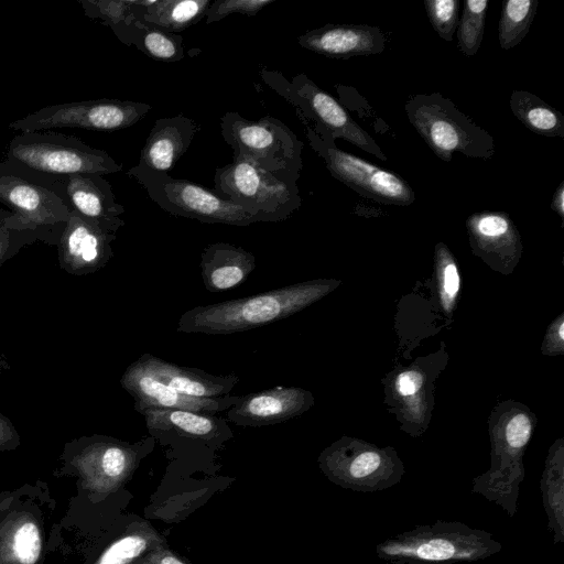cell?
<instances>
[{
	"mask_svg": "<svg viewBox=\"0 0 564 564\" xmlns=\"http://www.w3.org/2000/svg\"><path fill=\"white\" fill-rule=\"evenodd\" d=\"M329 286L322 281L301 282L247 297L195 306L181 315L176 329L207 335L250 330L299 313L325 295Z\"/></svg>",
	"mask_w": 564,
	"mask_h": 564,
	"instance_id": "obj_1",
	"label": "cell"
},
{
	"mask_svg": "<svg viewBox=\"0 0 564 564\" xmlns=\"http://www.w3.org/2000/svg\"><path fill=\"white\" fill-rule=\"evenodd\" d=\"M502 544L482 529L437 520L387 538L375 546L386 564H462L498 554Z\"/></svg>",
	"mask_w": 564,
	"mask_h": 564,
	"instance_id": "obj_2",
	"label": "cell"
},
{
	"mask_svg": "<svg viewBox=\"0 0 564 564\" xmlns=\"http://www.w3.org/2000/svg\"><path fill=\"white\" fill-rule=\"evenodd\" d=\"M406 117L432 152L451 162L454 152L470 159L488 160L496 152L495 140L455 104L438 93L411 96Z\"/></svg>",
	"mask_w": 564,
	"mask_h": 564,
	"instance_id": "obj_3",
	"label": "cell"
},
{
	"mask_svg": "<svg viewBox=\"0 0 564 564\" xmlns=\"http://www.w3.org/2000/svg\"><path fill=\"white\" fill-rule=\"evenodd\" d=\"M6 160L48 178L75 174L105 176L122 171V164L106 151L50 130L17 133L9 142Z\"/></svg>",
	"mask_w": 564,
	"mask_h": 564,
	"instance_id": "obj_4",
	"label": "cell"
},
{
	"mask_svg": "<svg viewBox=\"0 0 564 564\" xmlns=\"http://www.w3.org/2000/svg\"><path fill=\"white\" fill-rule=\"evenodd\" d=\"M214 192L243 208L256 223H276L296 212L302 198L295 182L278 176L243 156L216 170Z\"/></svg>",
	"mask_w": 564,
	"mask_h": 564,
	"instance_id": "obj_5",
	"label": "cell"
},
{
	"mask_svg": "<svg viewBox=\"0 0 564 564\" xmlns=\"http://www.w3.org/2000/svg\"><path fill=\"white\" fill-rule=\"evenodd\" d=\"M44 177L7 160L0 162V203L13 213V224L37 240L57 246L70 212Z\"/></svg>",
	"mask_w": 564,
	"mask_h": 564,
	"instance_id": "obj_6",
	"label": "cell"
},
{
	"mask_svg": "<svg viewBox=\"0 0 564 564\" xmlns=\"http://www.w3.org/2000/svg\"><path fill=\"white\" fill-rule=\"evenodd\" d=\"M220 128L234 156H243L278 176L297 182L303 169L304 143L281 120L269 115L248 120L228 111L220 118Z\"/></svg>",
	"mask_w": 564,
	"mask_h": 564,
	"instance_id": "obj_7",
	"label": "cell"
},
{
	"mask_svg": "<svg viewBox=\"0 0 564 564\" xmlns=\"http://www.w3.org/2000/svg\"><path fill=\"white\" fill-rule=\"evenodd\" d=\"M262 80L289 101L303 122L326 131L334 140L344 139L359 149L387 161L375 139L364 130L332 95L318 87L305 74L288 80L279 70L262 67Z\"/></svg>",
	"mask_w": 564,
	"mask_h": 564,
	"instance_id": "obj_8",
	"label": "cell"
},
{
	"mask_svg": "<svg viewBox=\"0 0 564 564\" xmlns=\"http://www.w3.org/2000/svg\"><path fill=\"white\" fill-rule=\"evenodd\" d=\"M305 131L311 148L324 160L333 177L359 195L399 206L415 202L414 191L400 175L338 149L335 140L319 128L305 122Z\"/></svg>",
	"mask_w": 564,
	"mask_h": 564,
	"instance_id": "obj_9",
	"label": "cell"
},
{
	"mask_svg": "<svg viewBox=\"0 0 564 564\" xmlns=\"http://www.w3.org/2000/svg\"><path fill=\"white\" fill-rule=\"evenodd\" d=\"M152 109L149 104L101 98L46 106L9 123L19 132L79 128L111 132L129 128Z\"/></svg>",
	"mask_w": 564,
	"mask_h": 564,
	"instance_id": "obj_10",
	"label": "cell"
},
{
	"mask_svg": "<svg viewBox=\"0 0 564 564\" xmlns=\"http://www.w3.org/2000/svg\"><path fill=\"white\" fill-rule=\"evenodd\" d=\"M164 212L207 224L249 226L254 219L240 206L192 181L170 174L133 177Z\"/></svg>",
	"mask_w": 564,
	"mask_h": 564,
	"instance_id": "obj_11",
	"label": "cell"
},
{
	"mask_svg": "<svg viewBox=\"0 0 564 564\" xmlns=\"http://www.w3.org/2000/svg\"><path fill=\"white\" fill-rule=\"evenodd\" d=\"M144 443L128 444L110 436L93 435L65 446L70 464L101 489H116L134 471Z\"/></svg>",
	"mask_w": 564,
	"mask_h": 564,
	"instance_id": "obj_12",
	"label": "cell"
},
{
	"mask_svg": "<svg viewBox=\"0 0 564 564\" xmlns=\"http://www.w3.org/2000/svg\"><path fill=\"white\" fill-rule=\"evenodd\" d=\"M321 467L334 484L357 492H376L397 485L403 468L390 455L375 451H329L321 457Z\"/></svg>",
	"mask_w": 564,
	"mask_h": 564,
	"instance_id": "obj_13",
	"label": "cell"
},
{
	"mask_svg": "<svg viewBox=\"0 0 564 564\" xmlns=\"http://www.w3.org/2000/svg\"><path fill=\"white\" fill-rule=\"evenodd\" d=\"M52 188L70 213L116 234L124 226V207L116 200L110 183L98 174H75L53 178Z\"/></svg>",
	"mask_w": 564,
	"mask_h": 564,
	"instance_id": "obj_14",
	"label": "cell"
},
{
	"mask_svg": "<svg viewBox=\"0 0 564 564\" xmlns=\"http://www.w3.org/2000/svg\"><path fill=\"white\" fill-rule=\"evenodd\" d=\"M121 387L134 399V410H187L214 415L231 408L240 397L197 398L185 395L155 378L137 361L132 362L120 379Z\"/></svg>",
	"mask_w": 564,
	"mask_h": 564,
	"instance_id": "obj_15",
	"label": "cell"
},
{
	"mask_svg": "<svg viewBox=\"0 0 564 564\" xmlns=\"http://www.w3.org/2000/svg\"><path fill=\"white\" fill-rule=\"evenodd\" d=\"M199 130L200 126L183 113L158 119L141 150L138 164L127 174L131 178L169 174Z\"/></svg>",
	"mask_w": 564,
	"mask_h": 564,
	"instance_id": "obj_16",
	"label": "cell"
},
{
	"mask_svg": "<svg viewBox=\"0 0 564 564\" xmlns=\"http://www.w3.org/2000/svg\"><path fill=\"white\" fill-rule=\"evenodd\" d=\"M116 238V234L104 231L70 213L56 246L61 269L77 276L102 269L113 256L111 245Z\"/></svg>",
	"mask_w": 564,
	"mask_h": 564,
	"instance_id": "obj_17",
	"label": "cell"
},
{
	"mask_svg": "<svg viewBox=\"0 0 564 564\" xmlns=\"http://www.w3.org/2000/svg\"><path fill=\"white\" fill-rule=\"evenodd\" d=\"M313 402L308 391L297 387H274L240 397L228 409L227 419L238 426L258 427L289 421Z\"/></svg>",
	"mask_w": 564,
	"mask_h": 564,
	"instance_id": "obj_18",
	"label": "cell"
},
{
	"mask_svg": "<svg viewBox=\"0 0 564 564\" xmlns=\"http://www.w3.org/2000/svg\"><path fill=\"white\" fill-rule=\"evenodd\" d=\"M301 47L332 58L380 54L386 36L378 26L368 24H326L297 37Z\"/></svg>",
	"mask_w": 564,
	"mask_h": 564,
	"instance_id": "obj_19",
	"label": "cell"
},
{
	"mask_svg": "<svg viewBox=\"0 0 564 564\" xmlns=\"http://www.w3.org/2000/svg\"><path fill=\"white\" fill-rule=\"evenodd\" d=\"M135 361L162 382L191 397H225L231 392L240 380L235 373L212 375L197 368L169 362L148 352Z\"/></svg>",
	"mask_w": 564,
	"mask_h": 564,
	"instance_id": "obj_20",
	"label": "cell"
},
{
	"mask_svg": "<svg viewBox=\"0 0 564 564\" xmlns=\"http://www.w3.org/2000/svg\"><path fill=\"white\" fill-rule=\"evenodd\" d=\"M199 267L206 290L216 293L245 282L256 268V258L241 247L215 242L204 248Z\"/></svg>",
	"mask_w": 564,
	"mask_h": 564,
	"instance_id": "obj_21",
	"label": "cell"
},
{
	"mask_svg": "<svg viewBox=\"0 0 564 564\" xmlns=\"http://www.w3.org/2000/svg\"><path fill=\"white\" fill-rule=\"evenodd\" d=\"M151 434L174 432L181 436L210 441L230 433L225 420L187 410L148 409L140 412Z\"/></svg>",
	"mask_w": 564,
	"mask_h": 564,
	"instance_id": "obj_22",
	"label": "cell"
},
{
	"mask_svg": "<svg viewBox=\"0 0 564 564\" xmlns=\"http://www.w3.org/2000/svg\"><path fill=\"white\" fill-rule=\"evenodd\" d=\"M213 0H130L134 19L178 33L206 14Z\"/></svg>",
	"mask_w": 564,
	"mask_h": 564,
	"instance_id": "obj_23",
	"label": "cell"
},
{
	"mask_svg": "<svg viewBox=\"0 0 564 564\" xmlns=\"http://www.w3.org/2000/svg\"><path fill=\"white\" fill-rule=\"evenodd\" d=\"M126 45H134L149 57L160 62H178L184 58L183 37L153 24L134 19L127 24L111 28Z\"/></svg>",
	"mask_w": 564,
	"mask_h": 564,
	"instance_id": "obj_24",
	"label": "cell"
},
{
	"mask_svg": "<svg viewBox=\"0 0 564 564\" xmlns=\"http://www.w3.org/2000/svg\"><path fill=\"white\" fill-rule=\"evenodd\" d=\"M509 104L514 117L531 132L564 138V115L536 95L514 89Z\"/></svg>",
	"mask_w": 564,
	"mask_h": 564,
	"instance_id": "obj_25",
	"label": "cell"
},
{
	"mask_svg": "<svg viewBox=\"0 0 564 564\" xmlns=\"http://www.w3.org/2000/svg\"><path fill=\"white\" fill-rule=\"evenodd\" d=\"M165 545V539L148 521L133 522L109 544L95 564H133L147 552Z\"/></svg>",
	"mask_w": 564,
	"mask_h": 564,
	"instance_id": "obj_26",
	"label": "cell"
},
{
	"mask_svg": "<svg viewBox=\"0 0 564 564\" xmlns=\"http://www.w3.org/2000/svg\"><path fill=\"white\" fill-rule=\"evenodd\" d=\"M562 453L557 452L546 462L540 490L546 514V528L554 544L564 543V466Z\"/></svg>",
	"mask_w": 564,
	"mask_h": 564,
	"instance_id": "obj_27",
	"label": "cell"
},
{
	"mask_svg": "<svg viewBox=\"0 0 564 564\" xmlns=\"http://www.w3.org/2000/svg\"><path fill=\"white\" fill-rule=\"evenodd\" d=\"M539 6L538 0H508L502 4L498 25L499 45L510 50L525 37Z\"/></svg>",
	"mask_w": 564,
	"mask_h": 564,
	"instance_id": "obj_28",
	"label": "cell"
},
{
	"mask_svg": "<svg viewBox=\"0 0 564 564\" xmlns=\"http://www.w3.org/2000/svg\"><path fill=\"white\" fill-rule=\"evenodd\" d=\"M489 0H464L457 23L458 48L466 56L475 55L482 42Z\"/></svg>",
	"mask_w": 564,
	"mask_h": 564,
	"instance_id": "obj_29",
	"label": "cell"
},
{
	"mask_svg": "<svg viewBox=\"0 0 564 564\" xmlns=\"http://www.w3.org/2000/svg\"><path fill=\"white\" fill-rule=\"evenodd\" d=\"M39 241L31 230L13 224V213L0 208V268L4 262L17 256L21 249Z\"/></svg>",
	"mask_w": 564,
	"mask_h": 564,
	"instance_id": "obj_30",
	"label": "cell"
},
{
	"mask_svg": "<svg viewBox=\"0 0 564 564\" xmlns=\"http://www.w3.org/2000/svg\"><path fill=\"white\" fill-rule=\"evenodd\" d=\"M85 14L110 29L134 20L130 0H78Z\"/></svg>",
	"mask_w": 564,
	"mask_h": 564,
	"instance_id": "obj_31",
	"label": "cell"
},
{
	"mask_svg": "<svg viewBox=\"0 0 564 564\" xmlns=\"http://www.w3.org/2000/svg\"><path fill=\"white\" fill-rule=\"evenodd\" d=\"M424 7L437 35L452 42L458 23L459 0H425Z\"/></svg>",
	"mask_w": 564,
	"mask_h": 564,
	"instance_id": "obj_32",
	"label": "cell"
},
{
	"mask_svg": "<svg viewBox=\"0 0 564 564\" xmlns=\"http://www.w3.org/2000/svg\"><path fill=\"white\" fill-rule=\"evenodd\" d=\"M274 2L275 0H214L206 11V23L220 21L232 13L251 18Z\"/></svg>",
	"mask_w": 564,
	"mask_h": 564,
	"instance_id": "obj_33",
	"label": "cell"
},
{
	"mask_svg": "<svg viewBox=\"0 0 564 564\" xmlns=\"http://www.w3.org/2000/svg\"><path fill=\"white\" fill-rule=\"evenodd\" d=\"M41 535L33 522L22 523L13 534L12 551L21 564H34L41 553Z\"/></svg>",
	"mask_w": 564,
	"mask_h": 564,
	"instance_id": "obj_34",
	"label": "cell"
},
{
	"mask_svg": "<svg viewBox=\"0 0 564 564\" xmlns=\"http://www.w3.org/2000/svg\"><path fill=\"white\" fill-rule=\"evenodd\" d=\"M531 423L525 414L514 415L506 426V444L513 449L521 451L529 442Z\"/></svg>",
	"mask_w": 564,
	"mask_h": 564,
	"instance_id": "obj_35",
	"label": "cell"
},
{
	"mask_svg": "<svg viewBox=\"0 0 564 564\" xmlns=\"http://www.w3.org/2000/svg\"><path fill=\"white\" fill-rule=\"evenodd\" d=\"M133 564H189L182 556L166 547V545L159 546L147 552Z\"/></svg>",
	"mask_w": 564,
	"mask_h": 564,
	"instance_id": "obj_36",
	"label": "cell"
},
{
	"mask_svg": "<svg viewBox=\"0 0 564 564\" xmlns=\"http://www.w3.org/2000/svg\"><path fill=\"white\" fill-rule=\"evenodd\" d=\"M20 444V435L11 420L0 412V449H13Z\"/></svg>",
	"mask_w": 564,
	"mask_h": 564,
	"instance_id": "obj_37",
	"label": "cell"
},
{
	"mask_svg": "<svg viewBox=\"0 0 564 564\" xmlns=\"http://www.w3.org/2000/svg\"><path fill=\"white\" fill-rule=\"evenodd\" d=\"M423 379L419 372L406 371L398 379V389L401 394L410 395L415 393L422 386Z\"/></svg>",
	"mask_w": 564,
	"mask_h": 564,
	"instance_id": "obj_38",
	"label": "cell"
},
{
	"mask_svg": "<svg viewBox=\"0 0 564 564\" xmlns=\"http://www.w3.org/2000/svg\"><path fill=\"white\" fill-rule=\"evenodd\" d=\"M459 289V276L457 268L454 262L448 261L444 268V290L445 292L454 296Z\"/></svg>",
	"mask_w": 564,
	"mask_h": 564,
	"instance_id": "obj_39",
	"label": "cell"
},
{
	"mask_svg": "<svg viewBox=\"0 0 564 564\" xmlns=\"http://www.w3.org/2000/svg\"><path fill=\"white\" fill-rule=\"evenodd\" d=\"M551 208L558 214L561 218L564 217V182H561L555 189L551 200Z\"/></svg>",
	"mask_w": 564,
	"mask_h": 564,
	"instance_id": "obj_40",
	"label": "cell"
},
{
	"mask_svg": "<svg viewBox=\"0 0 564 564\" xmlns=\"http://www.w3.org/2000/svg\"><path fill=\"white\" fill-rule=\"evenodd\" d=\"M9 369H10L9 362L2 356H0V376L2 375L3 371L9 370Z\"/></svg>",
	"mask_w": 564,
	"mask_h": 564,
	"instance_id": "obj_41",
	"label": "cell"
},
{
	"mask_svg": "<svg viewBox=\"0 0 564 564\" xmlns=\"http://www.w3.org/2000/svg\"><path fill=\"white\" fill-rule=\"evenodd\" d=\"M558 334H560L561 339H563V323L560 324Z\"/></svg>",
	"mask_w": 564,
	"mask_h": 564,
	"instance_id": "obj_42",
	"label": "cell"
}]
</instances>
